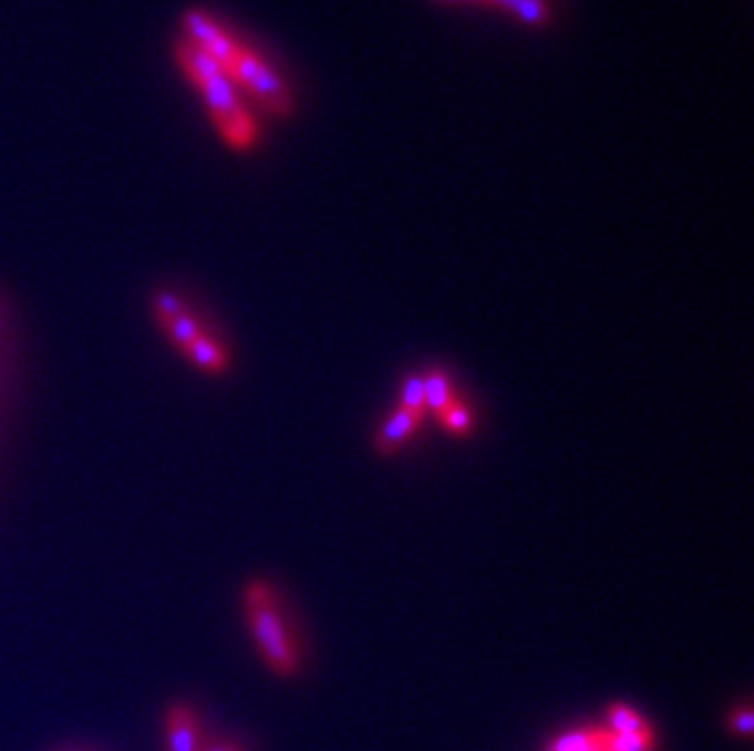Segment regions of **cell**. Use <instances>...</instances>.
<instances>
[{
    "mask_svg": "<svg viewBox=\"0 0 754 751\" xmlns=\"http://www.w3.org/2000/svg\"><path fill=\"white\" fill-rule=\"evenodd\" d=\"M152 310H154V318H157V322L164 325V322L174 320L176 315H182L186 310V306H184L182 296H176L174 290L164 288V290H159L157 296L152 298Z\"/></svg>",
    "mask_w": 754,
    "mask_h": 751,
    "instance_id": "cell-14",
    "label": "cell"
},
{
    "mask_svg": "<svg viewBox=\"0 0 754 751\" xmlns=\"http://www.w3.org/2000/svg\"><path fill=\"white\" fill-rule=\"evenodd\" d=\"M200 751H245V749L237 747V744H230V742H215V744H208V747H200Z\"/></svg>",
    "mask_w": 754,
    "mask_h": 751,
    "instance_id": "cell-16",
    "label": "cell"
},
{
    "mask_svg": "<svg viewBox=\"0 0 754 751\" xmlns=\"http://www.w3.org/2000/svg\"><path fill=\"white\" fill-rule=\"evenodd\" d=\"M200 724L186 702H174L164 714V751H200Z\"/></svg>",
    "mask_w": 754,
    "mask_h": 751,
    "instance_id": "cell-3",
    "label": "cell"
},
{
    "mask_svg": "<svg viewBox=\"0 0 754 751\" xmlns=\"http://www.w3.org/2000/svg\"><path fill=\"white\" fill-rule=\"evenodd\" d=\"M162 330L166 337H169L172 344H176L178 349H186L190 342H194V339H198L203 332H206V327H203L196 312L184 310L182 315H176L174 320L164 322Z\"/></svg>",
    "mask_w": 754,
    "mask_h": 751,
    "instance_id": "cell-8",
    "label": "cell"
},
{
    "mask_svg": "<svg viewBox=\"0 0 754 751\" xmlns=\"http://www.w3.org/2000/svg\"><path fill=\"white\" fill-rule=\"evenodd\" d=\"M437 418H440L442 425H445L452 434H457V438H464V434H469L472 425H474L472 410L466 408L464 403H459V401H454L452 405H447Z\"/></svg>",
    "mask_w": 754,
    "mask_h": 751,
    "instance_id": "cell-11",
    "label": "cell"
},
{
    "mask_svg": "<svg viewBox=\"0 0 754 751\" xmlns=\"http://www.w3.org/2000/svg\"><path fill=\"white\" fill-rule=\"evenodd\" d=\"M437 3H486L488 0H437Z\"/></svg>",
    "mask_w": 754,
    "mask_h": 751,
    "instance_id": "cell-17",
    "label": "cell"
},
{
    "mask_svg": "<svg viewBox=\"0 0 754 751\" xmlns=\"http://www.w3.org/2000/svg\"><path fill=\"white\" fill-rule=\"evenodd\" d=\"M423 413H413V410H405V408H396L393 413L386 418L384 425L376 430V438H374V450L381 456H393L401 446L411 440V434L423 425Z\"/></svg>",
    "mask_w": 754,
    "mask_h": 751,
    "instance_id": "cell-4",
    "label": "cell"
},
{
    "mask_svg": "<svg viewBox=\"0 0 754 751\" xmlns=\"http://www.w3.org/2000/svg\"><path fill=\"white\" fill-rule=\"evenodd\" d=\"M488 6L500 8L503 13L513 16L525 28L540 30L555 22L552 0H488Z\"/></svg>",
    "mask_w": 754,
    "mask_h": 751,
    "instance_id": "cell-5",
    "label": "cell"
},
{
    "mask_svg": "<svg viewBox=\"0 0 754 751\" xmlns=\"http://www.w3.org/2000/svg\"><path fill=\"white\" fill-rule=\"evenodd\" d=\"M242 600L251 637L269 669L279 676H293L298 671V651L289 625L283 620L277 590L267 578H251L245 586Z\"/></svg>",
    "mask_w": 754,
    "mask_h": 751,
    "instance_id": "cell-2",
    "label": "cell"
},
{
    "mask_svg": "<svg viewBox=\"0 0 754 751\" xmlns=\"http://www.w3.org/2000/svg\"><path fill=\"white\" fill-rule=\"evenodd\" d=\"M727 727H730V732L742 734V737H752V732H754V712H752V708L750 706L737 708L733 714H730Z\"/></svg>",
    "mask_w": 754,
    "mask_h": 751,
    "instance_id": "cell-15",
    "label": "cell"
},
{
    "mask_svg": "<svg viewBox=\"0 0 754 751\" xmlns=\"http://www.w3.org/2000/svg\"><path fill=\"white\" fill-rule=\"evenodd\" d=\"M606 749V730H577L561 734L549 744V751H593Z\"/></svg>",
    "mask_w": 754,
    "mask_h": 751,
    "instance_id": "cell-10",
    "label": "cell"
},
{
    "mask_svg": "<svg viewBox=\"0 0 754 751\" xmlns=\"http://www.w3.org/2000/svg\"><path fill=\"white\" fill-rule=\"evenodd\" d=\"M593 751H606V749H593Z\"/></svg>",
    "mask_w": 754,
    "mask_h": 751,
    "instance_id": "cell-18",
    "label": "cell"
},
{
    "mask_svg": "<svg viewBox=\"0 0 754 751\" xmlns=\"http://www.w3.org/2000/svg\"><path fill=\"white\" fill-rule=\"evenodd\" d=\"M405 410H413V413L425 415V385H423V373H409L401 383V405Z\"/></svg>",
    "mask_w": 754,
    "mask_h": 751,
    "instance_id": "cell-13",
    "label": "cell"
},
{
    "mask_svg": "<svg viewBox=\"0 0 754 751\" xmlns=\"http://www.w3.org/2000/svg\"><path fill=\"white\" fill-rule=\"evenodd\" d=\"M654 734L638 732V734H613L606 730V751H652Z\"/></svg>",
    "mask_w": 754,
    "mask_h": 751,
    "instance_id": "cell-12",
    "label": "cell"
},
{
    "mask_svg": "<svg viewBox=\"0 0 754 751\" xmlns=\"http://www.w3.org/2000/svg\"><path fill=\"white\" fill-rule=\"evenodd\" d=\"M652 727L648 720L642 718L640 712L632 710L630 706H622V702H613L608 708V732L613 734H638V732H650Z\"/></svg>",
    "mask_w": 754,
    "mask_h": 751,
    "instance_id": "cell-9",
    "label": "cell"
},
{
    "mask_svg": "<svg viewBox=\"0 0 754 751\" xmlns=\"http://www.w3.org/2000/svg\"><path fill=\"white\" fill-rule=\"evenodd\" d=\"M184 38L198 44L203 52L210 54L215 62L251 101L273 117H291L296 101L289 83L273 69L265 56L249 44L239 42L223 22L203 10H188L184 16Z\"/></svg>",
    "mask_w": 754,
    "mask_h": 751,
    "instance_id": "cell-1",
    "label": "cell"
},
{
    "mask_svg": "<svg viewBox=\"0 0 754 751\" xmlns=\"http://www.w3.org/2000/svg\"><path fill=\"white\" fill-rule=\"evenodd\" d=\"M182 351L190 363H196L198 369L215 373V375L225 373L227 367H230V354H227L225 347L208 332H203L198 339H194V342H190Z\"/></svg>",
    "mask_w": 754,
    "mask_h": 751,
    "instance_id": "cell-6",
    "label": "cell"
},
{
    "mask_svg": "<svg viewBox=\"0 0 754 751\" xmlns=\"http://www.w3.org/2000/svg\"><path fill=\"white\" fill-rule=\"evenodd\" d=\"M423 385H425V410H433L435 415H440L442 410L452 405L457 398L452 391V381L445 369H430L423 373Z\"/></svg>",
    "mask_w": 754,
    "mask_h": 751,
    "instance_id": "cell-7",
    "label": "cell"
}]
</instances>
